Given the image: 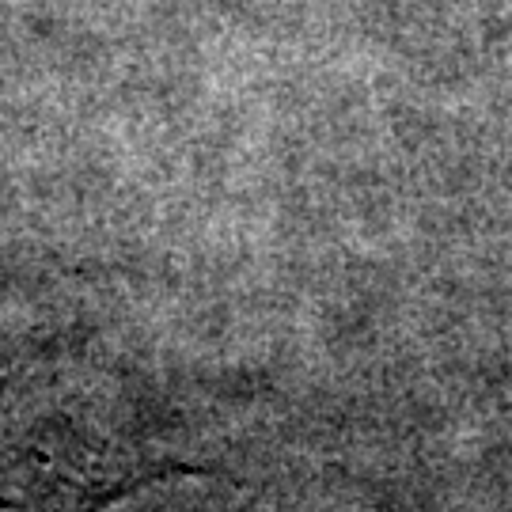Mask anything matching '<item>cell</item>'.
Here are the masks:
<instances>
[{
  "mask_svg": "<svg viewBox=\"0 0 512 512\" xmlns=\"http://www.w3.org/2000/svg\"><path fill=\"white\" fill-rule=\"evenodd\" d=\"M164 475H190V467L133 463L92 437L50 433L0 456V512H103Z\"/></svg>",
  "mask_w": 512,
  "mask_h": 512,
  "instance_id": "1",
  "label": "cell"
}]
</instances>
